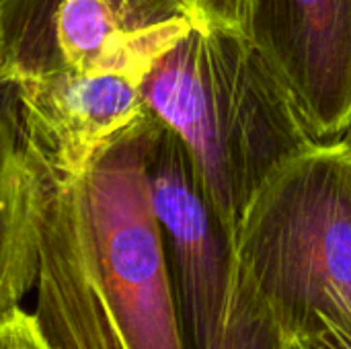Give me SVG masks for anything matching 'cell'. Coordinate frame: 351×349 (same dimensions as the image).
<instances>
[{
	"instance_id": "1",
	"label": "cell",
	"mask_w": 351,
	"mask_h": 349,
	"mask_svg": "<svg viewBox=\"0 0 351 349\" xmlns=\"http://www.w3.org/2000/svg\"><path fill=\"white\" fill-rule=\"evenodd\" d=\"M154 115L78 179L45 175L33 317L51 349H183L146 175Z\"/></svg>"
},
{
	"instance_id": "2",
	"label": "cell",
	"mask_w": 351,
	"mask_h": 349,
	"mask_svg": "<svg viewBox=\"0 0 351 349\" xmlns=\"http://www.w3.org/2000/svg\"><path fill=\"white\" fill-rule=\"evenodd\" d=\"M142 95L185 144L230 243L282 165L319 144L255 43L232 31L193 25L152 64Z\"/></svg>"
},
{
	"instance_id": "3",
	"label": "cell",
	"mask_w": 351,
	"mask_h": 349,
	"mask_svg": "<svg viewBox=\"0 0 351 349\" xmlns=\"http://www.w3.org/2000/svg\"><path fill=\"white\" fill-rule=\"evenodd\" d=\"M241 274L294 337L351 304V150L319 142L255 195L232 239Z\"/></svg>"
},
{
	"instance_id": "4",
	"label": "cell",
	"mask_w": 351,
	"mask_h": 349,
	"mask_svg": "<svg viewBox=\"0 0 351 349\" xmlns=\"http://www.w3.org/2000/svg\"><path fill=\"white\" fill-rule=\"evenodd\" d=\"M183 349H292L294 341L239 269L187 148L158 130L146 154Z\"/></svg>"
},
{
	"instance_id": "5",
	"label": "cell",
	"mask_w": 351,
	"mask_h": 349,
	"mask_svg": "<svg viewBox=\"0 0 351 349\" xmlns=\"http://www.w3.org/2000/svg\"><path fill=\"white\" fill-rule=\"evenodd\" d=\"M191 27L177 0H0V86L70 70L144 80Z\"/></svg>"
},
{
	"instance_id": "6",
	"label": "cell",
	"mask_w": 351,
	"mask_h": 349,
	"mask_svg": "<svg viewBox=\"0 0 351 349\" xmlns=\"http://www.w3.org/2000/svg\"><path fill=\"white\" fill-rule=\"evenodd\" d=\"M6 115L27 154L56 179H78L93 158L148 113L142 78L70 70L8 84Z\"/></svg>"
},
{
	"instance_id": "7",
	"label": "cell",
	"mask_w": 351,
	"mask_h": 349,
	"mask_svg": "<svg viewBox=\"0 0 351 349\" xmlns=\"http://www.w3.org/2000/svg\"><path fill=\"white\" fill-rule=\"evenodd\" d=\"M249 39L319 142L351 128V0H257Z\"/></svg>"
},
{
	"instance_id": "8",
	"label": "cell",
	"mask_w": 351,
	"mask_h": 349,
	"mask_svg": "<svg viewBox=\"0 0 351 349\" xmlns=\"http://www.w3.org/2000/svg\"><path fill=\"white\" fill-rule=\"evenodd\" d=\"M45 175L0 113V315L21 306L35 284Z\"/></svg>"
},
{
	"instance_id": "9",
	"label": "cell",
	"mask_w": 351,
	"mask_h": 349,
	"mask_svg": "<svg viewBox=\"0 0 351 349\" xmlns=\"http://www.w3.org/2000/svg\"><path fill=\"white\" fill-rule=\"evenodd\" d=\"M195 27L232 31L249 37L257 0H177Z\"/></svg>"
},
{
	"instance_id": "10",
	"label": "cell",
	"mask_w": 351,
	"mask_h": 349,
	"mask_svg": "<svg viewBox=\"0 0 351 349\" xmlns=\"http://www.w3.org/2000/svg\"><path fill=\"white\" fill-rule=\"evenodd\" d=\"M0 349H51L33 313L14 306L0 315Z\"/></svg>"
},
{
	"instance_id": "11",
	"label": "cell",
	"mask_w": 351,
	"mask_h": 349,
	"mask_svg": "<svg viewBox=\"0 0 351 349\" xmlns=\"http://www.w3.org/2000/svg\"><path fill=\"white\" fill-rule=\"evenodd\" d=\"M292 349H351V323L321 317L294 337Z\"/></svg>"
},
{
	"instance_id": "12",
	"label": "cell",
	"mask_w": 351,
	"mask_h": 349,
	"mask_svg": "<svg viewBox=\"0 0 351 349\" xmlns=\"http://www.w3.org/2000/svg\"><path fill=\"white\" fill-rule=\"evenodd\" d=\"M341 140H343V142H346V144L350 146V150H351V128H350V130H348V134H346V136H343Z\"/></svg>"
}]
</instances>
